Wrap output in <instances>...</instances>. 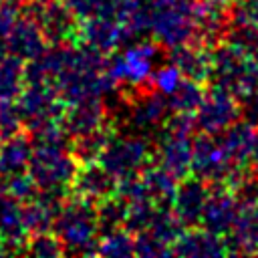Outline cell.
I'll use <instances>...</instances> for the list:
<instances>
[{
	"label": "cell",
	"mask_w": 258,
	"mask_h": 258,
	"mask_svg": "<svg viewBox=\"0 0 258 258\" xmlns=\"http://www.w3.org/2000/svg\"><path fill=\"white\" fill-rule=\"evenodd\" d=\"M52 232L58 236L64 254H97L101 240L97 202L71 194L52 222Z\"/></svg>",
	"instance_id": "6da1fadb"
},
{
	"label": "cell",
	"mask_w": 258,
	"mask_h": 258,
	"mask_svg": "<svg viewBox=\"0 0 258 258\" xmlns=\"http://www.w3.org/2000/svg\"><path fill=\"white\" fill-rule=\"evenodd\" d=\"M212 71L208 85L230 91L240 103L258 91V58L246 56L226 40L210 48Z\"/></svg>",
	"instance_id": "7a4b0ae2"
},
{
	"label": "cell",
	"mask_w": 258,
	"mask_h": 258,
	"mask_svg": "<svg viewBox=\"0 0 258 258\" xmlns=\"http://www.w3.org/2000/svg\"><path fill=\"white\" fill-rule=\"evenodd\" d=\"M165 50L155 40H137L123 50H115L107 58V73L127 89H145L153 87V64L159 56V52Z\"/></svg>",
	"instance_id": "3957f363"
},
{
	"label": "cell",
	"mask_w": 258,
	"mask_h": 258,
	"mask_svg": "<svg viewBox=\"0 0 258 258\" xmlns=\"http://www.w3.org/2000/svg\"><path fill=\"white\" fill-rule=\"evenodd\" d=\"M153 153L155 145L149 137L135 133H113L99 157V163L119 179L141 171L153 161Z\"/></svg>",
	"instance_id": "277c9868"
},
{
	"label": "cell",
	"mask_w": 258,
	"mask_h": 258,
	"mask_svg": "<svg viewBox=\"0 0 258 258\" xmlns=\"http://www.w3.org/2000/svg\"><path fill=\"white\" fill-rule=\"evenodd\" d=\"M79 165L81 163L73 155L71 147L32 145L28 173L34 177L38 189H50V187L71 189Z\"/></svg>",
	"instance_id": "5b68a950"
},
{
	"label": "cell",
	"mask_w": 258,
	"mask_h": 258,
	"mask_svg": "<svg viewBox=\"0 0 258 258\" xmlns=\"http://www.w3.org/2000/svg\"><path fill=\"white\" fill-rule=\"evenodd\" d=\"M24 131L34 133L50 123H60L67 105L52 85H24L16 97Z\"/></svg>",
	"instance_id": "8992f818"
},
{
	"label": "cell",
	"mask_w": 258,
	"mask_h": 258,
	"mask_svg": "<svg viewBox=\"0 0 258 258\" xmlns=\"http://www.w3.org/2000/svg\"><path fill=\"white\" fill-rule=\"evenodd\" d=\"M196 125L198 131L220 135L232 123H236L242 115V103L226 89L208 85L206 97L196 109Z\"/></svg>",
	"instance_id": "52a82bcc"
},
{
	"label": "cell",
	"mask_w": 258,
	"mask_h": 258,
	"mask_svg": "<svg viewBox=\"0 0 258 258\" xmlns=\"http://www.w3.org/2000/svg\"><path fill=\"white\" fill-rule=\"evenodd\" d=\"M36 22L48 44L81 42V18L62 0H46Z\"/></svg>",
	"instance_id": "ba28073f"
},
{
	"label": "cell",
	"mask_w": 258,
	"mask_h": 258,
	"mask_svg": "<svg viewBox=\"0 0 258 258\" xmlns=\"http://www.w3.org/2000/svg\"><path fill=\"white\" fill-rule=\"evenodd\" d=\"M153 161L165 167L175 179L191 175V137L175 135L161 127V131L153 139Z\"/></svg>",
	"instance_id": "9c48e42d"
},
{
	"label": "cell",
	"mask_w": 258,
	"mask_h": 258,
	"mask_svg": "<svg viewBox=\"0 0 258 258\" xmlns=\"http://www.w3.org/2000/svg\"><path fill=\"white\" fill-rule=\"evenodd\" d=\"M210 191H212V185L196 175H187L179 179L175 196L171 200V210L175 212V216L185 228L200 226Z\"/></svg>",
	"instance_id": "30bf717a"
},
{
	"label": "cell",
	"mask_w": 258,
	"mask_h": 258,
	"mask_svg": "<svg viewBox=\"0 0 258 258\" xmlns=\"http://www.w3.org/2000/svg\"><path fill=\"white\" fill-rule=\"evenodd\" d=\"M224 240L228 254L258 252V200H240L234 226L230 234L224 236Z\"/></svg>",
	"instance_id": "8fae6325"
},
{
	"label": "cell",
	"mask_w": 258,
	"mask_h": 258,
	"mask_svg": "<svg viewBox=\"0 0 258 258\" xmlns=\"http://www.w3.org/2000/svg\"><path fill=\"white\" fill-rule=\"evenodd\" d=\"M238 206H240V200L234 189L222 187V185H212L200 226L214 234H220V236L230 234L236 214H238Z\"/></svg>",
	"instance_id": "7c38bea8"
},
{
	"label": "cell",
	"mask_w": 258,
	"mask_h": 258,
	"mask_svg": "<svg viewBox=\"0 0 258 258\" xmlns=\"http://www.w3.org/2000/svg\"><path fill=\"white\" fill-rule=\"evenodd\" d=\"M60 123L67 129V133L75 139L111 125V119L103 99H85L69 105Z\"/></svg>",
	"instance_id": "4fadbf2b"
},
{
	"label": "cell",
	"mask_w": 258,
	"mask_h": 258,
	"mask_svg": "<svg viewBox=\"0 0 258 258\" xmlns=\"http://www.w3.org/2000/svg\"><path fill=\"white\" fill-rule=\"evenodd\" d=\"M173 256L181 258H214V256H228L226 240L220 234H214L206 228H185L181 236L171 246Z\"/></svg>",
	"instance_id": "5bb4252c"
},
{
	"label": "cell",
	"mask_w": 258,
	"mask_h": 258,
	"mask_svg": "<svg viewBox=\"0 0 258 258\" xmlns=\"http://www.w3.org/2000/svg\"><path fill=\"white\" fill-rule=\"evenodd\" d=\"M71 194L99 202L107 196L117 194V177L107 171L99 161L81 163L71 183Z\"/></svg>",
	"instance_id": "9a60e30c"
},
{
	"label": "cell",
	"mask_w": 258,
	"mask_h": 258,
	"mask_svg": "<svg viewBox=\"0 0 258 258\" xmlns=\"http://www.w3.org/2000/svg\"><path fill=\"white\" fill-rule=\"evenodd\" d=\"M165 58L175 64L183 77L206 83L210 79V71H212V60H210V48L191 40V42H183L177 46L167 48Z\"/></svg>",
	"instance_id": "2e32d148"
},
{
	"label": "cell",
	"mask_w": 258,
	"mask_h": 258,
	"mask_svg": "<svg viewBox=\"0 0 258 258\" xmlns=\"http://www.w3.org/2000/svg\"><path fill=\"white\" fill-rule=\"evenodd\" d=\"M30 238V230L26 224L24 202L12 198L10 194L0 196V240L12 244L24 254L26 242Z\"/></svg>",
	"instance_id": "e0dca14e"
},
{
	"label": "cell",
	"mask_w": 258,
	"mask_h": 258,
	"mask_svg": "<svg viewBox=\"0 0 258 258\" xmlns=\"http://www.w3.org/2000/svg\"><path fill=\"white\" fill-rule=\"evenodd\" d=\"M218 139H220L226 155L232 161L250 165L252 153H254L256 143H258V127L254 123H250L248 119H244V121L238 119L228 129H224L218 135Z\"/></svg>",
	"instance_id": "ac0fdd59"
},
{
	"label": "cell",
	"mask_w": 258,
	"mask_h": 258,
	"mask_svg": "<svg viewBox=\"0 0 258 258\" xmlns=\"http://www.w3.org/2000/svg\"><path fill=\"white\" fill-rule=\"evenodd\" d=\"M48 46L40 24L24 14H20V18L16 20L10 36H8V50L12 56L22 58L24 62L34 58L36 54H40L44 48Z\"/></svg>",
	"instance_id": "d6986e66"
},
{
	"label": "cell",
	"mask_w": 258,
	"mask_h": 258,
	"mask_svg": "<svg viewBox=\"0 0 258 258\" xmlns=\"http://www.w3.org/2000/svg\"><path fill=\"white\" fill-rule=\"evenodd\" d=\"M32 155V137L28 131H20L0 141V173L4 177L28 171Z\"/></svg>",
	"instance_id": "ffe728a7"
},
{
	"label": "cell",
	"mask_w": 258,
	"mask_h": 258,
	"mask_svg": "<svg viewBox=\"0 0 258 258\" xmlns=\"http://www.w3.org/2000/svg\"><path fill=\"white\" fill-rule=\"evenodd\" d=\"M139 175L143 179V185H145L147 196H149L151 202H155L157 206H171V200L175 196V189H177L179 179H175L157 161L147 163L139 171Z\"/></svg>",
	"instance_id": "44dd1931"
},
{
	"label": "cell",
	"mask_w": 258,
	"mask_h": 258,
	"mask_svg": "<svg viewBox=\"0 0 258 258\" xmlns=\"http://www.w3.org/2000/svg\"><path fill=\"white\" fill-rule=\"evenodd\" d=\"M115 133V127L113 125H107L99 131H93L89 135H83V137H75L73 139V145H71V151L73 155L77 157L79 163H93V161H99L107 141L111 139V135Z\"/></svg>",
	"instance_id": "7402d4cb"
},
{
	"label": "cell",
	"mask_w": 258,
	"mask_h": 258,
	"mask_svg": "<svg viewBox=\"0 0 258 258\" xmlns=\"http://www.w3.org/2000/svg\"><path fill=\"white\" fill-rule=\"evenodd\" d=\"M206 89H208L206 83H200V81L183 77L181 83L177 85V89L171 95H167L173 113L175 111H179V113H196V109L200 107V103L206 97Z\"/></svg>",
	"instance_id": "603a6c76"
},
{
	"label": "cell",
	"mask_w": 258,
	"mask_h": 258,
	"mask_svg": "<svg viewBox=\"0 0 258 258\" xmlns=\"http://www.w3.org/2000/svg\"><path fill=\"white\" fill-rule=\"evenodd\" d=\"M127 206H129V202L125 198H121L119 194L107 196V198L97 202V216H99L101 236L107 234V232L123 228L125 216H127Z\"/></svg>",
	"instance_id": "cb8c5ba5"
},
{
	"label": "cell",
	"mask_w": 258,
	"mask_h": 258,
	"mask_svg": "<svg viewBox=\"0 0 258 258\" xmlns=\"http://www.w3.org/2000/svg\"><path fill=\"white\" fill-rule=\"evenodd\" d=\"M147 230L157 236L159 240H163L165 244L173 246V242L181 236V232L185 230V226L179 222V218L175 216V212L171 210V206H157L155 214L147 226Z\"/></svg>",
	"instance_id": "d4e9b609"
},
{
	"label": "cell",
	"mask_w": 258,
	"mask_h": 258,
	"mask_svg": "<svg viewBox=\"0 0 258 258\" xmlns=\"http://www.w3.org/2000/svg\"><path fill=\"white\" fill-rule=\"evenodd\" d=\"M99 256H109V258H125L135 254V234L119 228L113 232H107L99 240Z\"/></svg>",
	"instance_id": "484cf974"
},
{
	"label": "cell",
	"mask_w": 258,
	"mask_h": 258,
	"mask_svg": "<svg viewBox=\"0 0 258 258\" xmlns=\"http://www.w3.org/2000/svg\"><path fill=\"white\" fill-rule=\"evenodd\" d=\"M24 254L36 256V258H56V256L64 254V248L52 230H44V232L30 234L26 248H24Z\"/></svg>",
	"instance_id": "4316f807"
},
{
	"label": "cell",
	"mask_w": 258,
	"mask_h": 258,
	"mask_svg": "<svg viewBox=\"0 0 258 258\" xmlns=\"http://www.w3.org/2000/svg\"><path fill=\"white\" fill-rule=\"evenodd\" d=\"M155 208H157V204L151 202V200H133V202H129L123 228L133 232V234H139V232L147 230V226H149V222L155 214Z\"/></svg>",
	"instance_id": "83f0119b"
},
{
	"label": "cell",
	"mask_w": 258,
	"mask_h": 258,
	"mask_svg": "<svg viewBox=\"0 0 258 258\" xmlns=\"http://www.w3.org/2000/svg\"><path fill=\"white\" fill-rule=\"evenodd\" d=\"M224 40L228 44H232L236 50H240L242 54L258 58V26H236V24H230Z\"/></svg>",
	"instance_id": "f1b7e54d"
},
{
	"label": "cell",
	"mask_w": 258,
	"mask_h": 258,
	"mask_svg": "<svg viewBox=\"0 0 258 258\" xmlns=\"http://www.w3.org/2000/svg\"><path fill=\"white\" fill-rule=\"evenodd\" d=\"M24 129L16 99H0V141Z\"/></svg>",
	"instance_id": "f546056e"
},
{
	"label": "cell",
	"mask_w": 258,
	"mask_h": 258,
	"mask_svg": "<svg viewBox=\"0 0 258 258\" xmlns=\"http://www.w3.org/2000/svg\"><path fill=\"white\" fill-rule=\"evenodd\" d=\"M135 254L145 258H157V256H173L171 246L153 236L149 230H143L135 234Z\"/></svg>",
	"instance_id": "4dcf8cb0"
},
{
	"label": "cell",
	"mask_w": 258,
	"mask_h": 258,
	"mask_svg": "<svg viewBox=\"0 0 258 258\" xmlns=\"http://www.w3.org/2000/svg\"><path fill=\"white\" fill-rule=\"evenodd\" d=\"M6 194H10L12 198L20 200V202H30L36 198L38 194V185L34 181V177L28 173V171H22V173H16V175H10L6 177Z\"/></svg>",
	"instance_id": "1f68e13d"
},
{
	"label": "cell",
	"mask_w": 258,
	"mask_h": 258,
	"mask_svg": "<svg viewBox=\"0 0 258 258\" xmlns=\"http://www.w3.org/2000/svg\"><path fill=\"white\" fill-rule=\"evenodd\" d=\"M228 18L236 26H258V0H232Z\"/></svg>",
	"instance_id": "d6a6232c"
},
{
	"label": "cell",
	"mask_w": 258,
	"mask_h": 258,
	"mask_svg": "<svg viewBox=\"0 0 258 258\" xmlns=\"http://www.w3.org/2000/svg\"><path fill=\"white\" fill-rule=\"evenodd\" d=\"M181 79H183L181 71L167 60V64H161L157 71H153L151 85H153V89H157L165 95H171L177 89V85L181 83Z\"/></svg>",
	"instance_id": "836d02e7"
},
{
	"label": "cell",
	"mask_w": 258,
	"mask_h": 258,
	"mask_svg": "<svg viewBox=\"0 0 258 258\" xmlns=\"http://www.w3.org/2000/svg\"><path fill=\"white\" fill-rule=\"evenodd\" d=\"M81 20H87L91 16H95L97 12V2L99 0H62Z\"/></svg>",
	"instance_id": "e575fe53"
},
{
	"label": "cell",
	"mask_w": 258,
	"mask_h": 258,
	"mask_svg": "<svg viewBox=\"0 0 258 258\" xmlns=\"http://www.w3.org/2000/svg\"><path fill=\"white\" fill-rule=\"evenodd\" d=\"M242 113H244V117H246L250 123H254V125L258 127V91H256L250 99H246V101L242 103Z\"/></svg>",
	"instance_id": "d590c367"
},
{
	"label": "cell",
	"mask_w": 258,
	"mask_h": 258,
	"mask_svg": "<svg viewBox=\"0 0 258 258\" xmlns=\"http://www.w3.org/2000/svg\"><path fill=\"white\" fill-rule=\"evenodd\" d=\"M250 167L254 171V175H258V143H256V149L252 153V159H250Z\"/></svg>",
	"instance_id": "8d00e7d4"
},
{
	"label": "cell",
	"mask_w": 258,
	"mask_h": 258,
	"mask_svg": "<svg viewBox=\"0 0 258 258\" xmlns=\"http://www.w3.org/2000/svg\"><path fill=\"white\" fill-rule=\"evenodd\" d=\"M208 2H214V4H220V6H230L232 0H208Z\"/></svg>",
	"instance_id": "74e56055"
},
{
	"label": "cell",
	"mask_w": 258,
	"mask_h": 258,
	"mask_svg": "<svg viewBox=\"0 0 258 258\" xmlns=\"http://www.w3.org/2000/svg\"><path fill=\"white\" fill-rule=\"evenodd\" d=\"M40 2H46V0H40Z\"/></svg>",
	"instance_id": "f35d334b"
},
{
	"label": "cell",
	"mask_w": 258,
	"mask_h": 258,
	"mask_svg": "<svg viewBox=\"0 0 258 258\" xmlns=\"http://www.w3.org/2000/svg\"><path fill=\"white\" fill-rule=\"evenodd\" d=\"M0 2H4V0H0Z\"/></svg>",
	"instance_id": "ab89813d"
},
{
	"label": "cell",
	"mask_w": 258,
	"mask_h": 258,
	"mask_svg": "<svg viewBox=\"0 0 258 258\" xmlns=\"http://www.w3.org/2000/svg\"><path fill=\"white\" fill-rule=\"evenodd\" d=\"M256 254H258V252H256Z\"/></svg>",
	"instance_id": "60d3db41"
}]
</instances>
